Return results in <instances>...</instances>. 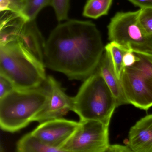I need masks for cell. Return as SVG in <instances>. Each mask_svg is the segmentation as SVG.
<instances>
[{"label":"cell","mask_w":152,"mask_h":152,"mask_svg":"<svg viewBox=\"0 0 152 152\" xmlns=\"http://www.w3.org/2000/svg\"><path fill=\"white\" fill-rule=\"evenodd\" d=\"M104 51L101 36L95 24L69 20L50 34L46 42L44 64L71 80L84 81L96 71Z\"/></svg>","instance_id":"cell-1"},{"label":"cell","mask_w":152,"mask_h":152,"mask_svg":"<svg viewBox=\"0 0 152 152\" xmlns=\"http://www.w3.org/2000/svg\"><path fill=\"white\" fill-rule=\"evenodd\" d=\"M49 99L45 82L29 89L14 88L0 98V126L3 131L17 132L33 121Z\"/></svg>","instance_id":"cell-2"},{"label":"cell","mask_w":152,"mask_h":152,"mask_svg":"<svg viewBox=\"0 0 152 152\" xmlns=\"http://www.w3.org/2000/svg\"><path fill=\"white\" fill-rule=\"evenodd\" d=\"M0 75L8 79L16 89L41 86L46 77L44 65L21 46L18 41L0 45Z\"/></svg>","instance_id":"cell-3"},{"label":"cell","mask_w":152,"mask_h":152,"mask_svg":"<svg viewBox=\"0 0 152 152\" xmlns=\"http://www.w3.org/2000/svg\"><path fill=\"white\" fill-rule=\"evenodd\" d=\"M73 100L72 111L80 121H95L108 126L117 108L116 99L98 68L84 81Z\"/></svg>","instance_id":"cell-4"},{"label":"cell","mask_w":152,"mask_h":152,"mask_svg":"<svg viewBox=\"0 0 152 152\" xmlns=\"http://www.w3.org/2000/svg\"><path fill=\"white\" fill-rule=\"evenodd\" d=\"M135 53L138 59L132 66L124 68L120 80L129 104L147 110L152 107V63Z\"/></svg>","instance_id":"cell-5"},{"label":"cell","mask_w":152,"mask_h":152,"mask_svg":"<svg viewBox=\"0 0 152 152\" xmlns=\"http://www.w3.org/2000/svg\"><path fill=\"white\" fill-rule=\"evenodd\" d=\"M138 10L119 12L108 26L109 39L134 52L152 53V36L145 33L137 20Z\"/></svg>","instance_id":"cell-6"},{"label":"cell","mask_w":152,"mask_h":152,"mask_svg":"<svg viewBox=\"0 0 152 152\" xmlns=\"http://www.w3.org/2000/svg\"><path fill=\"white\" fill-rule=\"evenodd\" d=\"M80 126L61 149L68 152H104L110 146L109 126L99 121H80Z\"/></svg>","instance_id":"cell-7"},{"label":"cell","mask_w":152,"mask_h":152,"mask_svg":"<svg viewBox=\"0 0 152 152\" xmlns=\"http://www.w3.org/2000/svg\"><path fill=\"white\" fill-rule=\"evenodd\" d=\"M80 121L62 118L40 123L30 134L43 143L61 149L80 126Z\"/></svg>","instance_id":"cell-8"},{"label":"cell","mask_w":152,"mask_h":152,"mask_svg":"<svg viewBox=\"0 0 152 152\" xmlns=\"http://www.w3.org/2000/svg\"><path fill=\"white\" fill-rule=\"evenodd\" d=\"M45 84L48 89L49 99L43 109L33 120L41 123L47 121L62 118L70 111H73V97H70L53 77H47Z\"/></svg>","instance_id":"cell-9"},{"label":"cell","mask_w":152,"mask_h":152,"mask_svg":"<svg viewBox=\"0 0 152 152\" xmlns=\"http://www.w3.org/2000/svg\"><path fill=\"white\" fill-rule=\"evenodd\" d=\"M127 145L134 152H152V114L142 118L131 128Z\"/></svg>","instance_id":"cell-10"},{"label":"cell","mask_w":152,"mask_h":152,"mask_svg":"<svg viewBox=\"0 0 152 152\" xmlns=\"http://www.w3.org/2000/svg\"><path fill=\"white\" fill-rule=\"evenodd\" d=\"M17 41L29 53L44 64L46 41L35 20H28L26 22Z\"/></svg>","instance_id":"cell-11"},{"label":"cell","mask_w":152,"mask_h":152,"mask_svg":"<svg viewBox=\"0 0 152 152\" xmlns=\"http://www.w3.org/2000/svg\"><path fill=\"white\" fill-rule=\"evenodd\" d=\"M98 68L116 99L117 107L129 104L124 94L120 79L115 72L110 56L106 51L103 53Z\"/></svg>","instance_id":"cell-12"},{"label":"cell","mask_w":152,"mask_h":152,"mask_svg":"<svg viewBox=\"0 0 152 152\" xmlns=\"http://www.w3.org/2000/svg\"><path fill=\"white\" fill-rule=\"evenodd\" d=\"M27 21L21 14L10 11L1 12L0 45L18 41Z\"/></svg>","instance_id":"cell-13"},{"label":"cell","mask_w":152,"mask_h":152,"mask_svg":"<svg viewBox=\"0 0 152 152\" xmlns=\"http://www.w3.org/2000/svg\"><path fill=\"white\" fill-rule=\"evenodd\" d=\"M16 152H68L62 149L48 146L33 137L30 133L19 140L16 145Z\"/></svg>","instance_id":"cell-14"},{"label":"cell","mask_w":152,"mask_h":152,"mask_svg":"<svg viewBox=\"0 0 152 152\" xmlns=\"http://www.w3.org/2000/svg\"><path fill=\"white\" fill-rule=\"evenodd\" d=\"M113 0H87L83 15L87 18L96 19L108 15Z\"/></svg>","instance_id":"cell-15"},{"label":"cell","mask_w":152,"mask_h":152,"mask_svg":"<svg viewBox=\"0 0 152 152\" xmlns=\"http://www.w3.org/2000/svg\"><path fill=\"white\" fill-rule=\"evenodd\" d=\"M104 49L109 54L115 72L120 79V76L124 69L123 58L125 54L131 50L114 42L108 43Z\"/></svg>","instance_id":"cell-16"},{"label":"cell","mask_w":152,"mask_h":152,"mask_svg":"<svg viewBox=\"0 0 152 152\" xmlns=\"http://www.w3.org/2000/svg\"><path fill=\"white\" fill-rule=\"evenodd\" d=\"M51 4V0H26L22 15L27 20H35L39 12Z\"/></svg>","instance_id":"cell-17"},{"label":"cell","mask_w":152,"mask_h":152,"mask_svg":"<svg viewBox=\"0 0 152 152\" xmlns=\"http://www.w3.org/2000/svg\"><path fill=\"white\" fill-rule=\"evenodd\" d=\"M137 20L145 33L152 36V9L142 8L138 10Z\"/></svg>","instance_id":"cell-18"},{"label":"cell","mask_w":152,"mask_h":152,"mask_svg":"<svg viewBox=\"0 0 152 152\" xmlns=\"http://www.w3.org/2000/svg\"><path fill=\"white\" fill-rule=\"evenodd\" d=\"M51 6L54 9L58 21L67 20L70 8V0H51Z\"/></svg>","instance_id":"cell-19"},{"label":"cell","mask_w":152,"mask_h":152,"mask_svg":"<svg viewBox=\"0 0 152 152\" xmlns=\"http://www.w3.org/2000/svg\"><path fill=\"white\" fill-rule=\"evenodd\" d=\"M26 0H0V12L10 11L22 15Z\"/></svg>","instance_id":"cell-20"},{"label":"cell","mask_w":152,"mask_h":152,"mask_svg":"<svg viewBox=\"0 0 152 152\" xmlns=\"http://www.w3.org/2000/svg\"><path fill=\"white\" fill-rule=\"evenodd\" d=\"M15 88L12 83L4 76L0 75V98Z\"/></svg>","instance_id":"cell-21"},{"label":"cell","mask_w":152,"mask_h":152,"mask_svg":"<svg viewBox=\"0 0 152 152\" xmlns=\"http://www.w3.org/2000/svg\"><path fill=\"white\" fill-rule=\"evenodd\" d=\"M138 59V57L136 53L132 50L129 51L124 55L123 58V66L124 68L130 67L135 64Z\"/></svg>","instance_id":"cell-22"},{"label":"cell","mask_w":152,"mask_h":152,"mask_svg":"<svg viewBox=\"0 0 152 152\" xmlns=\"http://www.w3.org/2000/svg\"><path fill=\"white\" fill-rule=\"evenodd\" d=\"M104 152H134L127 145L120 144L110 145L109 148Z\"/></svg>","instance_id":"cell-23"},{"label":"cell","mask_w":152,"mask_h":152,"mask_svg":"<svg viewBox=\"0 0 152 152\" xmlns=\"http://www.w3.org/2000/svg\"><path fill=\"white\" fill-rule=\"evenodd\" d=\"M135 6L142 8L152 9V0H128Z\"/></svg>","instance_id":"cell-24"},{"label":"cell","mask_w":152,"mask_h":152,"mask_svg":"<svg viewBox=\"0 0 152 152\" xmlns=\"http://www.w3.org/2000/svg\"><path fill=\"white\" fill-rule=\"evenodd\" d=\"M134 52L145 56L147 59H148L152 63V53H146L140 52Z\"/></svg>","instance_id":"cell-25"}]
</instances>
